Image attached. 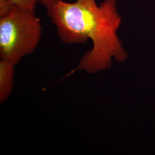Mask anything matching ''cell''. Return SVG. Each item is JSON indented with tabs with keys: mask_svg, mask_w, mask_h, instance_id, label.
<instances>
[{
	"mask_svg": "<svg viewBox=\"0 0 155 155\" xmlns=\"http://www.w3.org/2000/svg\"><path fill=\"white\" fill-rule=\"evenodd\" d=\"M15 5L25 10L35 12L39 0H11Z\"/></svg>",
	"mask_w": 155,
	"mask_h": 155,
	"instance_id": "cell-4",
	"label": "cell"
},
{
	"mask_svg": "<svg viewBox=\"0 0 155 155\" xmlns=\"http://www.w3.org/2000/svg\"><path fill=\"white\" fill-rule=\"evenodd\" d=\"M59 1L61 0H39V2L42 5L44 6L46 9H48L51 6L53 5L56 2Z\"/></svg>",
	"mask_w": 155,
	"mask_h": 155,
	"instance_id": "cell-6",
	"label": "cell"
},
{
	"mask_svg": "<svg viewBox=\"0 0 155 155\" xmlns=\"http://www.w3.org/2000/svg\"><path fill=\"white\" fill-rule=\"evenodd\" d=\"M47 10L61 41L67 45L86 43L93 47L82 58L77 70L94 74L110 67L112 61L123 62L127 51L117 35L122 17L117 0H61Z\"/></svg>",
	"mask_w": 155,
	"mask_h": 155,
	"instance_id": "cell-1",
	"label": "cell"
},
{
	"mask_svg": "<svg viewBox=\"0 0 155 155\" xmlns=\"http://www.w3.org/2000/svg\"><path fill=\"white\" fill-rule=\"evenodd\" d=\"M42 26L35 12L16 6L0 17V58L15 66L33 52L40 43Z\"/></svg>",
	"mask_w": 155,
	"mask_h": 155,
	"instance_id": "cell-2",
	"label": "cell"
},
{
	"mask_svg": "<svg viewBox=\"0 0 155 155\" xmlns=\"http://www.w3.org/2000/svg\"><path fill=\"white\" fill-rule=\"evenodd\" d=\"M14 64L8 61H0V101L4 102L11 93L13 86Z\"/></svg>",
	"mask_w": 155,
	"mask_h": 155,
	"instance_id": "cell-3",
	"label": "cell"
},
{
	"mask_svg": "<svg viewBox=\"0 0 155 155\" xmlns=\"http://www.w3.org/2000/svg\"><path fill=\"white\" fill-rule=\"evenodd\" d=\"M15 6L11 0H0V17L8 15Z\"/></svg>",
	"mask_w": 155,
	"mask_h": 155,
	"instance_id": "cell-5",
	"label": "cell"
}]
</instances>
